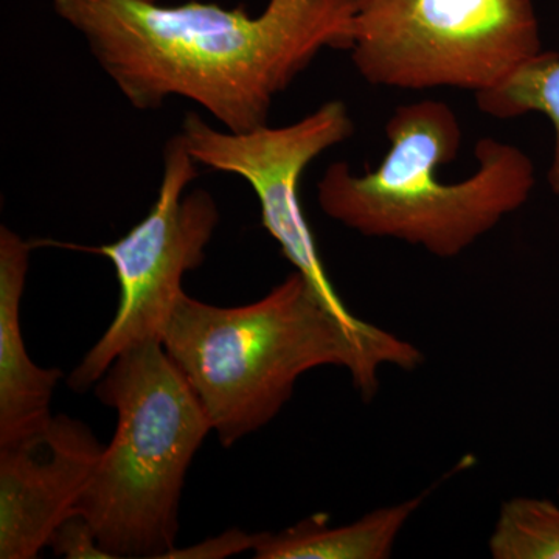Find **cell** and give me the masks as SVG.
I'll return each mask as SVG.
<instances>
[{
    "mask_svg": "<svg viewBox=\"0 0 559 559\" xmlns=\"http://www.w3.org/2000/svg\"><path fill=\"white\" fill-rule=\"evenodd\" d=\"M358 0H270L253 16L218 3L53 0L135 109L186 98L224 130L266 127L275 98L323 50L353 46Z\"/></svg>",
    "mask_w": 559,
    "mask_h": 559,
    "instance_id": "obj_1",
    "label": "cell"
},
{
    "mask_svg": "<svg viewBox=\"0 0 559 559\" xmlns=\"http://www.w3.org/2000/svg\"><path fill=\"white\" fill-rule=\"evenodd\" d=\"M162 345L226 448L270 425L308 371L345 370L370 401L382 370L415 371L425 364V353L392 331L349 326L297 271L242 307H216L183 293Z\"/></svg>",
    "mask_w": 559,
    "mask_h": 559,
    "instance_id": "obj_2",
    "label": "cell"
},
{
    "mask_svg": "<svg viewBox=\"0 0 559 559\" xmlns=\"http://www.w3.org/2000/svg\"><path fill=\"white\" fill-rule=\"evenodd\" d=\"M385 135L389 150L374 170L358 175L348 162H334L318 183L323 213L364 237L455 259L524 207L535 190L533 160L492 138L477 140L473 175L440 180L437 171L457 159L463 139L457 114L444 102L399 106Z\"/></svg>",
    "mask_w": 559,
    "mask_h": 559,
    "instance_id": "obj_3",
    "label": "cell"
},
{
    "mask_svg": "<svg viewBox=\"0 0 559 559\" xmlns=\"http://www.w3.org/2000/svg\"><path fill=\"white\" fill-rule=\"evenodd\" d=\"M95 393L117 412V428L75 514L110 559L165 558L187 471L213 430L207 414L160 342L121 353Z\"/></svg>",
    "mask_w": 559,
    "mask_h": 559,
    "instance_id": "obj_4",
    "label": "cell"
},
{
    "mask_svg": "<svg viewBox=\"0 0 559 559\" xmlns=\"http://www.w3.org/2000/svg\"><path fill=\"white\" fill-rule=\"evenodd\" d=\"M543 50L533 0H358L349 57L373 86L479 94Z\"/></svg>",
    "mask_w": 559,
    "mask_h": 559,
    "instance_id": "obj_5",
    "label": "cell"
},
{
    "mask_svg": "<svg viewBox=\"0 0 559 559\" xmlns=\"http://www.w3.org/2000/svg\"><path fill=\"white\" fill-rule=\"evenodd\" d=\"M198 162L180 134L168 140L159 193L138 226L120 240L87 250L112 263L120 301L105 334L86 353L68 384L76 393L100 381L114 360L128 349L160 342L176 304L183 294L187 272L198 270L219 223L215 198L207 190L186 193L198 178Z\"/></svg>",
    "mask_w": 559,
    "mask_h": 559,
    "instance_id": "obj_6",
    "label": "cell"
},
{
    "mask_svg": "<svg viewBox=\"0 0 559 559\" xmlns=\"http://www.w3.org/2000/svg\"><path fill=\"white\" fill-rule=\"evenodd\" d=\"M179 134L198 164L231 173L252 187L264 229L330 310L353 329H373V323L353 314L334 289L299 197L301 176L312 162L355 134L347 105L326 102L296 123L248 132L215 130L198 114H187Z\"/></svg>",
    "mask_w": 559,
    "mask_h": 559,
    "instance_id": "obj_7",
    "label": "cell"
},
{
    "mask_svg": "<svg viewBox=\"0 0 559 559\" xmlns=\"http://www.w3.org/2000/svg\"><path fill=\"white\" fill-rule=\"evenodd\" d=\"M103 450L90 426L68 415L0 444V558L35 559L49 547L75 514Z\"/></svg>",
    "mask_w": 559,
    "mask_h": 559,
    "instance_id": "obj_8",
    "label": "cell"
},
{
    "mask_svg": "<svg viewBox=\"0 0 559 559\" xmlns=\"http://www.w3.org/2000/svg\"><path fill=\"white\" fill-rule=\"evenodd\" d=\"M32 245L16 231L0 229V444L22 439L49 421L60 369L36 366L25 348L21 301Z\"/></svg>",
    "mask_w": 559,
    "mask_h": 559,
    "instance_id": "obj_9",
    "label": "cell"
},
{
    "mask_svg": "<svg viewBox=\"0 0 559 559\" xmlns=\"http://www.w3.org/2000/svg\"><path fill=\"white\" fill-rule=\"evenodd\" d=\"M429 491L395 506L364 514L358 521L331 527L329 516L312 514L278 533H259L257 559H388L401 532L409 524Z\"/></svg>",
    "mask_w": 559,
    "mask_h": 559,
    "instance_id": "obj_10",
    "label": "cell"
},
{
    "mask_svg": "<svg viewBox=\"0 0 559 559\" xmlns=\"http://www.w3.org/2000/svg\"><path fill=\"white\" fill-rule=\"evenodd\" d=\"M477 108L492 119L510 120L543 114L554 128L549 186L559 197V53L543 50L498 86L476 94Z\"/></svg>",
    "mask_w": 559,
    "mask_h": 559,
    "instance_id": "obj_11",
    "label": "cell"
},
{
    "mask_svg": "<svg viewBox=\"0 0 559 559\" xmlns=\"http://www.w3.org/2000/svg\"><path fill=\"white\" fill-rule=\"evenodd\" d=\"M495 559H559V506L549 499L513 498L500 507L488 539Z\"/></svg>",
    "mask_w": 559,
    "mask_h": 559,
    "instance_id": "obj_12",
    "label": "cell"
},
{
    "mask_svg": "<svg viewBox=\"0 0 559 559\" xmlns=\"http://www.w3.org/2000/svg\"><path fill=\"white\" fill-rule=\"evenodd\" d=\"M49 547L55 557L69 559H110L102 549L95 530L81 514H72L51 535Z\"/></svg>",
    "mask_w": 559,
    "mask_h": 559,
    "instance_id": "obj_13",
    "label": "cell"
},
{
    "mask_svg": "<svg viewBox=\"0 0 559 559\" xmlns=\"http://www.w3.org/2000/svg\"><path fill=\"white\" fill-rule=\"evenodd\" d=\"M259 533L249 535L238 528L227 530L216 538L202 540L187 549H173L165 555L167 559H223L240 555L242 551H253Z\"/></svg>",
    "mask_w": 559,
    "mask_h": 559,
    "instance_id": "obj_14",
    "label": "cell"
},
{
    "mask_svg": "<svg viewBox=\"0 0 559 559\" xmlns=\"http://www.w3.org/2000/svg\"><path fill=\"white\" fill-rule=\"evenodd\" d=\"M146 2H159V0H146Z\"/></svg>",
    "mask_w": 559,
    "mask_h": 559,
    "instance_id": "obj_15",
    "label": "cell"
},
{
    "mask_svg": "<svg viewBox=\"0 0 559 559\" xmlns=\"http://www.w3.org/2000/svg\"><path fill=\"white\" fill-rule=\"evenodd\" d=\"M558 495H559V487H558Z\"/></svg>",
    "mask_w": 559,
    "mask_h": 559,
    "instance_id": "obj_16",
    "label": "cell"
}]
</instances>
